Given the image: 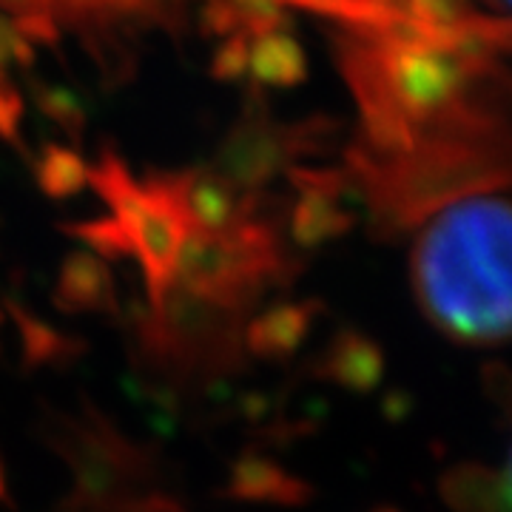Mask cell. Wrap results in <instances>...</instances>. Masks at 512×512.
<instances>
[{
	"label": "cell",
	"mask_w": 512,
	"mask_h": 512,
	"mask_svg": "<svg viewBox=\"0 0 512 512\" xmlns=\"http://www.w3.org/2000/svg\"><path fill=\"white\" fill-rule=\"evenodd\" d=\"M421 311L450 339L498 345L510 333V205L481 188L421 222L413 248Z\"/></svg>",
	"instance_id": "6da1fadb"
},
{
	"label": "cell",
	"mask_w": 512,
	"mask_h": 512,
	"mask_svg": "<svg viewBox=\"0 0 512 512\" xmlns=\"http://www.w3.org/2000/svg\"><path fill=\"white\" fill-rule=\"evenodd\" d=\"M12 0H0V137L12 134L20 117L18 72L23 57V20Z\"/></svg>",
	"instance_id": "7a4b0ae2"
},
{
	"label": "cell",
	"mask_w": 512,
	"mask_h": 512,
	"mask_svg": "<svg viewBox=\"0 0 512 512\" xmlns=\"http://www.w3.org/2000/svg\"><path fill=\"white\" fill-rule=\"evenodd\" d=\"M97 512H188L165 495H126L106 501Z\"/></svg>",
	"instance_id": "3957f363"
}]
</instances>
